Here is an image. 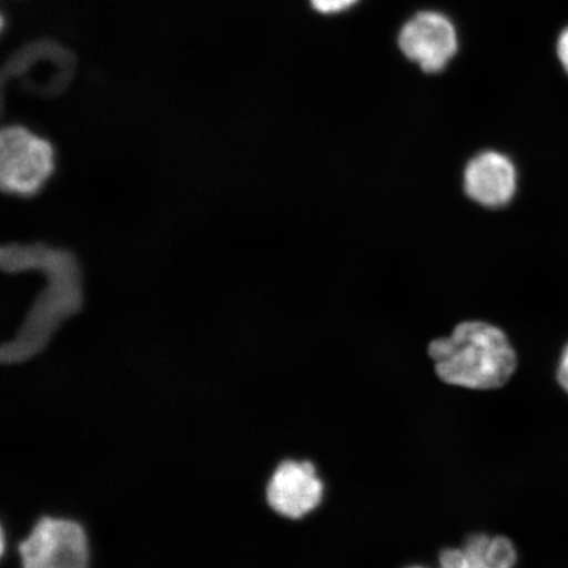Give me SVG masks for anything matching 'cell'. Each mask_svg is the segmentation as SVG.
Returning <instances> with one entry per match:
<instances>
[{"mask_svg": "<svg viewBox=\"0 0 568 568\" xmlns=\"http://www.w3.org/2000/svg\"><path fill=\"white\" fill-rule=\"evenodd\" d=\"M433 372L444 385L494 393L515 378L517 353L506 332L486 322H464L428 345Z\"/></svg>", "mask_w": 568, "mask_h": 568, "instance_id": "6da1fadb", "label": "cell"}, {"mask_svg": "<svg viewBox=\"0 0 568 568\" xmlns=\"http://www.w3.org/2000/svg\"><path fill=\"white\" fill-rule=\"evenodd\" d=\"M4 266L10 270L40 266L49 275V287L39 297L16 339L4 345L6 364H18L40 353L62 322L81 307L80 273L75 262L61 251L36 247H9L3 252Z\"/></svg>", "mask_w": 568, "mask_h": 568, "instance_id": "7a4b0ae2", "label": "cell"}, {"mask_svg": "<svg viewBox=\"0 0 568 568\" xmlns=\"http://www.w3.org/2000/svg\"><path fill=\"white\" fill-rule=\"evenodd\" d=\"M55 172L51 141L24 125L6 126L0 138V182L4 193L32 197L44 190Z\"/></svg>", "mask_w": 568, "mask_h": 568, "instance_id": "3957f363", "label": "cell"}, {"mask_svg": "<svg viewBox=\"0 0 568 568\" xmlns=\"http://www.w3.org/2000/svg\"><path fill=\"white\" fill-rule=\"evenodd\" d=\"M328 497V483L311 459L281 462L270 477L266 501L276 515L302 521L323 508Z\"/></svg>", "mask_w": 568, "mask_h": 568, "instance_id": "277c9868", "label": "cell"}, {"mask_svg": "<svg viewBox=\"0 0 568 568\" xmlns=\"http://www.w3.org/2000/svg\"><path fill=\"white\" fill-rule=\"evenodd\" d=\"M23 568H89V545L81 525L42 518L19 546Z\"/></svg>", "mask_w": 568, "mask_h": 568, "instance_id": "5b68a950", "label": "cell"}, {"mask_svg": "<svg viewBox=\"0 0 568 568\" xmlns=\"http://www.w3.org/2000/svg\"><path fill=\"white\" fill-rule=\"evenodd\" d=\"M399 45L425 73H438L457 53L458 40L452 21L438 12H420L403 27Z\"/></svg>", "mask_w": 568, "mask_h": 568, "instance_id": "8992f818", "label": "cell"}, {"mask_svg": "<svg viewBox=\"0 0 568 568\" xmlns=\"http://www.w3.org/2000/svg\"><path fill=\"white\" fill-rule=\"evenodd\" d=\"M468 197L487 209H501L513 202L517 190V170L508 155L486 151L468 161L464 173Z\"/></svg>", "mask_w": 568, "mask_h": 568, "instance_id": "52a82bcc", "label": "cell"}, {"mask_svg": "<svg viewBox=\"0 0 568 568\" xmlns=\"http://www.w3.org/2000/svg\"><path fill=\"white\" fill-rule=\"evenodd\" d=\"M518 549L513 538L503 532H468L459 545L446 546L438 552V568H516Z\"/></svg>", "mask_w": 568, "mask_h": 568, "instance_id": "ba28073f", "label": "cell"}, {"mask_svg": "<svg viewBox=\"0 0 568 568\" xmlns=\"http://www.w3.org/2000/svg\"><path fill=\"white\" fill-rule=\"evenodd\" d=\"M312 7L325 16H332V13H338L349 10L358 0H310Z\"/></svg>", "mask_w": 568, "mask_h": 568, "instance_id": "9c48e42d", "label": "cell"}, {"mask_svg": "<svg viewBox=\"0 0 568 568\" xmlns=\"http://www.w3.org/2000/svg\"><path fill=\"white\" fill-rule=\"evenodd\" d=\"M557 381L559 386L564 388L565 393L568 394V344L566 345L560 359L557 371Z\"/></svg>", "mask_w": 568, "mask_h": 568, "instance_id": "30bf717a", "label": "cell"}, {"mask_svg": "<svg viewBox=\"0 0 568 568\" xmlns=\"http://www.w3.org/2000/svg\"><path fill=\"white\" fill-rule=\"evenodd\" d=\"M557 53L560 63H562V67L568 74V27L559 34Z\"/></svg>", "mask_w": 568, "mask_h": 568, "instance_id": "8fae6325", "label": "cell"}, {"mask_svg": "<svg viewBox=\"0 0 568 568\" xmlns=\"http://www.w3.org/2000/svg\"><path fill=\"white\" fill-rule=\"evenodd\" d=\"M403 568H432L428 565L425 564H412L408 566H404Z\"/></svg>", "mask_w": 568, "mask_h": 568, "instance_id": "7c38bea8", "label": "cell"}]
</instances>
